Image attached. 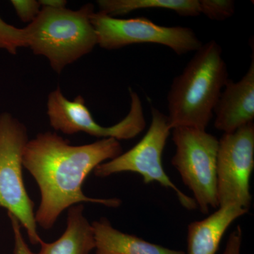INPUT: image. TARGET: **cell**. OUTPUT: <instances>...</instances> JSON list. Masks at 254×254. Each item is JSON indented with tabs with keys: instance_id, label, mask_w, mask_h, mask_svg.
I'll list each match as a JSON object with an SVG mask.
<instances>
[{
	"instance_id": "1",
	"label": "cell",
	"mask_w": 254,
	"mask_h": 254,
	"mask_svg": "<svg viewBox=\"0 0 254 254\" xmlns=\"http://www.w3.org/2000/svg\"><path fill=\"white\" fill-rule=\"evenodd\" d=\"M123 153L120 141L113 138L72 145L58 133L48 131L28 140L23 166L36 180L41 192V202L35 213L37 225L50 230L64 210L82 203L120 206L119 198L87 196L82 186L96 167Z\"/></svg>"
},
{
	"instance_id": "2",
	"label": "cell",
	"mask_w": 254,
	"mask_h": 254,
	"mask_svg": "<svg viewBox=\"0 0 254 254\" xmlns=\"http://www.w3.org/2000/svg\"><path fill=\"white\" fill-rule=\"evenodd\" d=\"M229 79L221 46L214 40L202 45L182 72L174 78L169 90L168 117L172 129L206 130Z\"/></svg>"
},
{
	"instance_id": "3",
	"label": "cell",
	"mask_w": 254,
	"mask_h": 254,
	"mask_svg": "<svg viewBox=\"0 0 254 254\" xmlns=\"http://www.w3.org/2000/svg\"><path fill=\"white\" fill-rule=\"evenodd\" d=\"M91 3L78 10L43 7L25 31L28 48L36 55L46 57L58 73L89 54L98 45L91 21L94 12Z\"/></svg>"
},
{
	"instance_id": "4",
	"label": "cell",
	"mask_w": 254,
	"mask_h": 254,
	"mask_svg": "<svg viewBox=\"0 0 254 254\" xmlns=\"http://www.w3.org/2000/svg\"><path fill=\"white\" fill-rule=\"evenodd\" d=\"M28 141L26 127L9 113L0 115V206L17 219L32 245L42 239L37 230L34 204L23 177V155Z\"/></svg>"
},
{
	"instance_id": "5",
	"label": "cell",
	"mask_w": 254,
	"mask_h": 254,
	"mask_svg": "<svg viewBox=\"0 0 254 254\" xmlns=\"http://www.w3.org/2000/svg\"><path fill=\"white\" fill-rule=\"evenodd\" d=\"M176 152L172 165L190 190L197 207L206 214L218 208L217 198V156L219 140L206 130L190 127L172 129Z\"/></svg>"
},
{
	"instance_id": "6",
	"label": "cell",
	"mask_w": 254,
	"mask_h": 254,
	"mask_svg": "<svg viewBox=\"0 0 254 254\" xmlns=\"http://www.w3.org/2000/svg\"><path fill=\"white\" fill-rule=\"evenodd\" d=\"M151 115L149 128L141 141L126 153L100 164L93 173L101 178L125 172L138 174L145 185L156 182L171 189L184 208L193 210L197 208L194 199L182 192L163 168V150L172 131L168 117L155 108H151Z\"/></svg>"
},
{
	"instance_id": "7",
	"label": "cell",
	"mask_w": 254,
	"mask_h": 254,
	"mask_svg": "<svg viewBox=\"0 0 254 254\" xmlns=\"http://www.w3.org/2000/svg\"><path fill=\"white\" fill-rule=\"evenodd\" d=\"M91 21L98 45L105 50L152 43L168 47L177 55H182L195 52L203 45L190 28L160 26L145 17L119 18L94 11Z\"/></svg>"
},
{
	"instance_id": "8",
	"label": "cell",
	"mask_w": 254,
	"mask_h": 254,
	"mask_svg": "<svg viewBox=\"0 0 254 254\" xmlns=\"http://www.w3.org/2000/svg\"><path fill=\"white\" fill-rule=\"evenodd\" d=\"M130 110L123 120L111 127H102L95 122L81 95L69 100L60 87L51 92L47 102V113L55 131L72 135L83 132L100 138H113L120 141L138 136L146 127L141 98L129 88Z\"/></svg>"
},
{
	"instance_id": "9",
	"label": "cell",
	"mask_w": 254,
	"mask_h": 254,
	"mask_svg": "<svg viewBox=\"0 0 254 254\" xmlns=\"http://www.w3.org/2000/svg\"><path fill=\"white\" fill-rule=\"evenodd\" d=\"M254 168V124L223 133L217 156L218 207L235 205L249 210L250 179Z\"/></svg>"
},
{
	"instance_id": "10",
	"label": "cell",
	"mask_w": 254,
	"mask_h": 254,
	"mask_svg": "<svg viewBox=\"0 0 254 254\" xmlns=\"http://www.w3.org/2000/svg\"><path fill=\"white\" fill-rule=\"evenodd\" d=\"M216 129L224 133H232L251 123L254 119V51L250 68L242 79H229L214 110Z\"/></svg>"
},
{
	"instance_id": "11",
	"label": "cell",
	"mask_w": 254,
	"mask_h": 254,
	"mask_svg": "<svg viewBox=\"0 0 254 254\" xmlns=\"http://www.w3.org/2000/svg\"><path fill=\"white\" fill-rule=\"evenodd\" d=\"M248 211L237 205H224L206 218L190 223L187 230V254H216L228 227Z\"/></svg>"
},
{
	"instance_id": "12",
	"label": "cell",
	"mask_w": 254,
	"mask_h": 254,
	"mask_svg": "<svg viewBox=\"0 0 254 254\" xmlns=\"http://www.w3.org/2000/svg\"><path fill=\"white\" fill-rule=\"evenodd\" d=\"M95 254H187L150 243L143 239L114 228L109 220L102 218L91 224Z\"/></svg>"
},
{
	"instance_id": "13",
	"label": "cell",
	"mask_w": 254,
	"mask_h": 254,
	"mask_svg": "<svg viewBox=\"0 0 254 254\" xmlns=\"http://www.w3.org/2000/svg\"><path fill=\"white\" fill-rule=\"evenodd\" d=\"M83 205L68 209L66 228L58 240L47 243L42 240L36 254H89L95 250L94 234L91 224L85 217Z\"/></svg>"
},
{
	"instance_id": "14",
	"label": "cell",
	"mask_w": 254,
	"mask_h": 254,
	"mask_svg": "<svg viewBox=\"0 0 254 254\" xmlns=\"http://www.w3.org/2000/svg\"><path fill=\"white\" fill-rule=\"evenodd\" d=\"M100 12L118 18L136 10H170L185 17L200 15L199 0H98Z\"/></svg>"
},
{
	"instance_id": "15",
	"label": "cell",
	"mask_w": 254,
	"mask_h": 254,
	"mask_svg": "<svg viewBox=\"0 0 254 254\" xmlns=\"http://www.w3.org/2000/svg\"><path fill=\"white\" fill-rule=\"evenodd\" d=\"M20 48H28L25 28L14 27L0 18V50L16 55Z\"/></svg>"
},
{
	"instance_id": "16",
	"label": "cell",
	"mask_w": 254,
	"mask_h": 254,
	"mask_svg": "<svg viewBox=\"0 0 254 254\" xmlns=\"http://www.w3.org/2000/svg\"><path fill=\"white\" fill-rule=\"evenodd\" d=\"M200 15L212 21H222L231 18L235 12L232 0H199Z\"/></svg>"
},
{
	"instance_id": "17",
	"label": "cell",
	"mask_w": 254,
	"mask_h": 254,
	"mask_svg": "<svg viewBox=\"0 0 254 254\" xmlns=\"http://www.w3.org/2000/svg\"><path fill=\"white\" fill-rule=\"evenodd\" d=\"M11 4L20 19L25 23L33 22L41 11L39 1L35 0H12Z\"/></svg>"
},
{
	"instance_id": "18",
	"label": "cell",
	"mask_w": 254,
	"mask_h": 254,
	"mask_svg": "<svg viewBox=\"0 0 254 254\" xmlns=\"http://www.w3.org/2000/svg\"><path fill=\"white\" fill-rule=\"evenodd\" d=\"M8 216L11 221V227H12L13 233H14V254H36L32 252L23 238L21 230V226L17 219L11 214L8 213Z\"/></svg>"
},
{
	"instance_id": "19",
	"label": "cell",
	"mask_w": 254,
	"mask_h": 254,
	"mask_svg": "<svg viewBox=\"0 0 254 254\" xmlns=\"http://www.w3.org/2000/svg\"><path fill=\"white\" fill-rule=\"evenodd\" d=\"M242 237L243 234L242 227L238 225L229 236L225 251L222 254H241Z\"/></svg>"
},
{
	"instance_id": "20",
	"label": "cell",
	"mask_w": 254,
	"mask_h": 254,
	"mask_svg": "<svg viewBox=\"0 0 254 254\" xmlns=\"http://www.w3.org/2000/svg\"><path fill=\"white\" fill-rule=\"evenodd\" d=\"M39 2L43 7L64 8L66 4L64 0H41Z\"/></svg>"
}]
</instances>
